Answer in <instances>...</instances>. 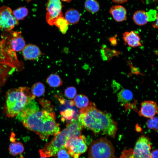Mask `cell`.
Returning <instances> with one entry per match:
<instances>
[{
	"mask_svg": "<svg viewBox=\"0 0 158 158\" xmlns=\"http://www.w3.org/2000/svg\"><path fill=\"white\" fill-rule=\"evenodd\" d=\"M23 126L38 135L42 140L55 136L59 132V125L56 121L52 107H42L41 110L35 99L28 104L17 116Z\"/></svg>",
	"mask_w": 158,
	"mask_h": 158,
	"instance_id": "obj_1",
	"label": "cell"
},
{
	"mask_svg": "<svg viewBox=\"0 0 158 158\" xmlns=\"http://www.w3.org/2000/svg\"><path fill=\"white\" fill-rule=\"evenodd\" d=\"M78 120L84 127L95 133L106 135L112 138L116 136L117 124L111 115L98 109L93 102H91L87 107L80 109Z\"/></svg>",
	"mask_w": 158,
	"mask_h": 158,
	"instance_id": "obj_2",
	"label": "cell"
},
{
	"mask_svg": "<svg viewBox=\"0 0 158 158\" xmlns=\"http://www.w3.org/2000/svg\"><path fill=\"white\" fill-rule=\"evenodd\" d=\"M27 87L11 89L6 94L5 113L8 117L17 116L25 107L35 97Z\"/></svg>",
	"mask_w": 158,
	"mask_h": 158,
	"instance_id": "obj_3",
	"label": "cell"
},
{
	"mask_svg": "<svg viewBox=\"0 0 158 158\" xmlns=\"http://www.w3.org/2000/svg\"><path fill=\"white\" fill-rule=\"evenodd\" d=\"M69 128H66L56 134L49 142L39 150L41 157H49L56 156L58 151L64 147L70 135ZM65 148V147H64Z\"/></svg>",
	"mask_w": 158,
	"mask_h": 158,
	"instance_id": "obj_4",
	"label": "cell"
},
{
	"mask_svg": "<svg viewBox=\"0 0 158 158\" xmlns=\"http://www.w3.org/2000/svg\"><path fill=\"white\" fill-rule=\"evenodd\" d=\"M114 149L110 141L106 138L93 141L88 151V158H113Z\"/></svg>",
	"mask_w": 158,
	"mask_h": 158,
	"instance_id": "obj_5",
	"label": "cell"
},
{
	"mask_svg": "<svg viewBox=\"0 0 158 158\" xmlns=\"http://www.w3.org/2000/svg\"><path fill=\"white\" fill-rule=\"evenodd\" d=\"M18 21L14 17L11 9L7 6L0 7V28L11 31L19 24Z\"/></svg>",
	"mask_w": 158,
	"mask_h": 158,
	"instance_id": "obj_6",
	"label": "cell"
},
{
	"mask_svg": "<svg viewBox=\"0 0 158 158\" xmlns=\"http://www.w3.org/2000/svg\"><path fill=\"white\" fill-rule=\"evenodd\" d=\"M62 8V4L60 0H48L46 19L49 25L51 26L54 25L57 19L63 16Z\"/></svg>",
	"mask_w": 158,
	"mask_h": 158,
	"instance_id": "obj_7",
	"label": "cell"
},
{
	"mask_svg": "<svg viewBox=\"0 0 158 158\" xmlns=\"http://www.w3.org/2000/svg\"><path fill=\"white\" fill-rule=\"evenodd\" d=\"M151 142L147 137L142 135L137 140L133 150L134 158H151Z\"/></svg>",
	"mask_w": 158,
	"mask_h": 158,
	"instance_id": "obj_8",
	"label": "cell"
},
{
	"mask_svg": "<svg viewBox=\"0 0 158 158\" xmlns=\"http://www.w3.org/2000/svg\"><path fill=\"white\" fill-rule=\"evenodd\" d=\"M85 137L80 135L79 137L73 139L68 149V153L73 158H79L80 156L85 152L87 149L85 141Z\"/></svg>",
	"mask_w": 158,
	"mask_h": 158,
	"instance_id": "obj_9",
	"label": "cell"
},
{
	"mask_svg": "<svg viewBox=\"0 0 158 158\" xmlns=\"http://www.w3.org/2000/svg\"><path fill=\"white\" fill-rule=\"evenodd\" d=\"M156 103L153 101H145L141 104L140 110L138 112L140 116L151 118L158 113Z\"/></svg>",
	"mask_w": 158,
	"mask_h": 158,
	"instance_id": "obj_10",
	"label": "cell"
},
{
	"mask_svg": "<svg viewBox=\"0 0 158 158\" xmlns=\"http://www.w3.org/2000/svg\"><path fill=\"white\" fill-rule=\"evenodd\" d=\"M8 39L9 44L13 51L19 52L23 50L26 45L25 41L21 35L20 32H13L10 33Z\"/></svg>",
	"mask_w": 158,
	"mask_h": 158,
	"instance_id": "obj_11",
	"label": "cell"
},
{
	"mask_svg": "<svg viewBox=\"0 0 158 158\" xmlns=\"http://www.w3.org/2000/svg\"><path fill=\"white\" fill-rule=\"evenodd\" d=\"M24 58L27 60H35L38 59L42 55L40 48L37 45L32 44L26 45L22 50Z\"/></svg>",
	"mask_w": 158,
	"mask_h": 158,
	"instance_id": "obj_12",
	"label": "cell"
},
{
	"mask_svg": "<svg viewBox=\"0 0 158 158\" xmlns=\"http://www.w3.org/2000/svg\"><path fill=\"white\" fill-rule=\"evenodd\" d=\"M123 38L125 44L131 47H136L142 45L139 35L134 31L125 32L123 34Z\"/></svg>",
	"mask_w": 158,
	"mask_h": 158,
	"instance_id": "obj_13",
	"label": "cell"
},
{
	"mask_svg": "<svg viewBox=\"0 0 158 158\" xmlns=\"http://www.w3.org/2000/svg\"><path fill=\"white\" fill-rule=\"evenodd\" d=\"M109 12L114 19L117 22H121L126 20V10L121 5L112 6L110 8Z\"/></svg>",
	"mask_w": 158,
	"mask_h": 158,
	"instance_id": "obj_14",
	"label": "cell"
},
{
	"mask_svg": "<svg viewBox=\"0 0 158 158\" xmlns=\"http://www.w3.org/2000/svg\"><path fill=\"white\" fill-rule=\"evenodd\" d=\"M133 19L134 23L139 26L145 25L148 22L147 12L142 10L137 11L134 13Z\"/></svg>",
	"mask_w": 158,
	"mask_h": 158,
	"instance_id": "obj_15",
	"label": "cell"
},
{
	"mask_svg": "<svg viewBox=\"0 0 158 158\" xmlns=\"http://www.w3.org/2000/svg\"><path fill=\"white\" fill-rule=\"evenodd\" d=\"M65 15V18L68 24L73 25L78 23L79 21L80 17L79 12L73 8H70L67 10Z\"/></svg>",
	"mask_w": 158,
	"mask_h": 158,
	"instance_id": "obj_16",
	"label": "cell"
},
{
	"mask_svg": "<svg viewBox=\"0 0 158 158\" xmlns=\"http://www.w3.org/2000/svg\"><path fill=\"white\" fill-rule=\"evenodd\" d=\"M117 98L119 102L121 104H125L132 100L133 95L129 90L123 89L118 93Z\"/></svg>",
	"mask_w": 158,
	"mask_h": 158,
	"instance_id": "obj_17",
	"label": "cell"
},
{
	"mask_svg": "<svg viewBox=\"0 0 158 158\" xmlns=\"http://www.w3.org/2000/svg\"><path fill=\"white\" fill-rule=\"evenodd\" d=\"M73 101L74 105L77 108L81 109L87 107L91 102L87 96L82 94L77 95L74 98Z\"/></svg>",
	"mask_w": 158,
	"mask_h": 158,
	"instance_id": "obj_18",
	"label": "cell"
},
{
	"mask_svg": "<svg viewBox=\"0 0 158 158\" xmlns=\"http://www.w3.org/2000/svg\"><path fill=\"white\" fill-rule=\"evenodd\" d=\"M24 147L22 143L20 142H14L10 144L8 150L11 154L13 156H16L22 153Z\"/></svg>",
	"mask_w": 158,
	"mask_h": 158,
	"instance_id": "obj_19",
	"label": "cell"
},
{
	"mask_svg": "<svg viewBox=\"0 0 158 158\" xmlns=\"http://www.w3.org/2000/svg\"><path fill=\"white\" fill-rule=\"evenodd\" d=\"M28 10L25 7H19L12 11V13L14 18L18 21L23 20L28 15Z\"/></svg>",
	"mask_w": 158,
	"mask_h": 158,
	"instance_id": "obj_20",
	"label": "cell"
},
{
	"mask_svg": "<svg viewBox=\"0 0 158 158\" xmlns=\"http://www.w3.org/2000/svg\"><path fill=\"white\" fill-rule=\"evenodd\" d=\"M85 6L87 11L93 14L97 12L100 8L99 3L96 0H86Z\"/></svg>",
	"mask_w": 158,
	"mask_h": 158,
	"instance_id": "obj_21",
	"label": "cell"
},
{
	"mask_svg": "<svg viewBox=\"0 0 158 158\" xmlns=\"http://www.w3.org/2000/svg\"><path fill=\"white\" fill-rule=\"evenodd\" d=\"M48 85L52 87H59L62 85V81L59 76L56 74H51L47 78Z\"/></svg>",
	"mask_w": 158,
	"mask_h": 158,
	"instance_id": "obj_22",
	"label": "cell"
},
{
	"mask_svg": "<svg viewBox=\"0 0 158 158\" xmlns=\"http://www.w3.org/2000/svg\"><path fill=\"white\" fill-rule=\"evenodd\" d=\"M31 91L32 95L36 97H40L45 92V90L43 84L40 82L34 84L31 87Z\"/></svg>",
	"mask_w": 158,
	"mask_h": 158,
	"instance_id": "obj_23",
	"label": "cell"
},
{
	"mask_svg": "<svg viewBox=\"0 0 158 158\" xmlns=\"http://www.w3.org/2000/svg\"><path fill=\"white\" fill-rule=\"evenodd\" d=\"M68 24L66 20L63 16H62L59 17L57 19L54 25L59 28L62 33L65 34L68 29Z\"/></svg>",
	"mask_w": 158,
	"mask_h": 158,
	"instance_id": "obj_24",
	"label": "cell"
},
{
	"mask_svg": "<svg viewBox=\"0 0 158 158\" xmlns=\"http://www.w3.org/2000/svg\"><path fill=\"white\" fill-rule=\"evenodd\" d=\"M101 51L103 58L104 60L109 61L111 59L113 56L118 55L120 53L118 51L111 50L104 47L102 48Z\"/></svg>",
	"mask_w": 158,
	"mask_h": 158,
	"instance_id": "obj_25",
	"label": "cell"
},
{
	"mask_svg": "<svg viewBox=\"0 0 158 158\" xmlns=\"http://www.w3.org/2000/svg\"><path fill=\"white\" fill-rule=\"evenodd\" d=\"M75 111L72 109H68L61 112L62 119L64 120L71 121L74 117Z\"/></svg>",
	"mask_w": 158,
	"mask_h": 158,
	"instance_id": "obj_26",
	"label": "cell"
},
{
	"mask_svg": "<svg viewBox=\"0 0 158 158\" xmlns=\"http://www.w3.org/2000/svg\"><path fill=\"white\" fill-rule=\"evenodd\" d=\"M158 117H153L148 120L147 122V127L149 129L157 131L158 130Z\"/></svg>",
	"mask_w": 158,
	"mask_h": 158,
	"instance_id": "obj_27",
	"label": "cell"
},
{
	"mask_svg": "<svg viewBox=\"0 0 158 158\" xmlns=\"http://www.w3.org/2000/svg\"><path fill=\"white\" fill-rule=\"evenodd\" d=\"M64 94L67 98L70 99H73L76 94V89L73 87H68L65 90Z\"/></svg>",
	"mask_w": 158,
	"mask_h": 158,
	"instance_id": "obj_28",
	"label": "cell"
},
{
	"mask_svg": "<svg viewBox=\"0 0 158 158\" xmlns=\"http://www.w3.org/2000/svg\"><path fill=\"white\" fill-rule=\"evenodd\" d=\"M148 21H153L158 18V13L156 10L151 9L147 12Z\"/></svg>",
	"mask_w": 158,
	"mask_h": 158,
	"instance_id": "obj_29",
	"label": "cell"
},
{
	"mask_svg": "<svg viewBox=\"0 0 158 158\" xmlns=\"http://www.w3.org/2000/svg\"><path fill=\"white\" fill-rule=\"evenodd\" d=\"M56 155L58 158H70L69 155L64 147L60 150Z\"/></svg>",
	"mask_w": 158,
	"mask_h": 158,
	"instance_id": "obj_30",
	"label": "cell"
},
{
	"mask_svg": "<svg viewBox=\"0 0 158 158\" xmlns=\"http://www.w3.org/2000/svg\"><path fill=\"white\" fill-rule=\"evenodd\" d=\"M116 37L117 35H116L115 36L109 38V41L110 43L113 46H116L117 44Z\"/></svg>",
	"mask_w": 158,
	"mask_h": 158,
	"instance_id": "obj_31",
	"label": "cell"
},
{
	"mask_svg": "<svg viewBox=\"0 0 158 158\" xmlns=\"http://www.w3.org/2000/svg\"><path fill=\"white\" fill-rule=\"evenodd\" d=\"M158 152L157 149H155L151 152V158H158Z\"/></svg>",
	"mask_w": 158,
	"mask_h": 158,
	"instance_id": "obj_32",
	"label": "cell"
},
{
	"mask_svg": "<svg viewBox=\"0 0 158 158\" xmlns=\"http://www.w3.org/2000/svg\"><path fill=\"white\" fill-rule=\"evenodd\" d=\"M128 0H112V1L115 3L121 4L126 2Z\"/></svg>",
	"mask_w": 158,
	"mask_h": 158,
	"instance_id": "obj_33",
	"label": "cell"
},
{
	"mask_svg": "<svg viewBox=\"0 0 158 158\" xmlns=\"http://www.w3.org/2000/svg\"><path fill=\"white\" fill-rule=\"evenodd\" d=\"M15 134L13 133H12L10 138V140L12 142L16 141L15 139L16 138H15Z\"/></svg>",
	"mask_w": 158,
	"mask_h": 158,
	"instance_id": "obj_34",
	"label": "cell"
},
{
	"mask_svg": "<svg viewBox=\"0 0 158 158\" xmlns=\"http://www.w3.org/2000/svg\"><path fill=\"white\" fill-rule=\"evenodd\" d=\"M156 22L152 24L153 28H158V18L156 20Z\"/></svg>",
	"mask_w": 158,
	"mask_h": 158,
	"instance_id": "obj_35",
	"label": "cell"
},
{
	"mask_svg": "<svg viewBox=\"0 0 158 158\" xmlns=\"http://www.w3.org/2000/svg\"><path fill=\"white\" fill-rule=\"evenodd\" d=\"M61 0L64 1H65L66 2H69L71 1V0Z\"/></svg>",
	"mask_w": 158,
	"mask_h": 158,
	"instance_id": "obj_36",
	"label": "cell"
},
{
	"mask_svg": "<svg viewBox=\"0 0 158 158\" xmlns=\"http://www.w3.org/2000/svg\"><path fill=\"white\" fill-rule=\"evenodd\" d=\"M25 0L27 3H29L32 0Z\"/></svg>",
	"mask_w": 158,
	"mask_h": 158,
	"instance_id": "obj_37",
	"label": "cell"
},
{
	"mask_svg": "<svg viewBox=\"0 0 158 158\" xmlns=\"http://www.w3.org/2000/svg\"><path fill=\"white\" fill-rule=\"evenodd\" d=\"M40 158H46V157H41Z\"/></svg>",
	"mask_w": 158,
	"mask_h": 158,
	"instance_id": "obj_38",
	"label": "cell"
}]
</instances>
